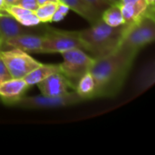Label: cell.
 Listing matches in <instances>:
<instances>
[{
    "instance_id": "28",
    "label": "cell",
    "mask_w": 155,
    "mask_h": 155,
    "mask_svg": "<svg viewBox=\"0 0 155 155\" xmlns=\"http://www.w3.org/2000/svg\"><path fill=\"white\" fill-rule=\"evenodd\" d=\"M154 1L155 0H145L147 5H154Z\"/></svg>"
},
{
    "instance_id": "24",
    "label": "cell",
    "mask_w": 155,
    "mask_h": 155,
    "mask_svg": "<svg viewBox=\"0 0 155 155\" xmlns=\"http://www.w3.org/2000/svg\"><path fill=\"white\" fill-rule=\"evenodd\" d=\"M38 5H44V4H46V3H49V2H59V0H36Z\"/></svg>"
},
{
    "instance_id": "2",
    "label": "cell",
    "mask_w": 155,
    "mask_h": 155,
    "mask_svg": "<svg viewBox=\"0 0 155 155\" xmlns=\"http://www.w3.org/2000/svg\"><path fill=\"white\" fill-rule=\"evenodd\" d=\"M126 27L127 24L114 27L100 20L78 33L84 45V51L94 59H98L118 50Z\"/></svg>"
},
{
    "instance_id": "13",
    "label": "cell",
    "mask_w": 155,
    "mask_h": 155,
    "mask_svg": "<svg viewBox=\"0 0 155 155\" xmlns=\"http://www.w3.org/2000/svg\"><path fill=\"white\" fill-rule=\"evenodd\" d=\"M4 11L6 12L11 16H13L18 23H20L25 26H30V27L38 26L42 24L37 18L36 15L35 14V11L28 10L19 5H5Z\"/></svg>"
},
{
    "instance_id": "21",
    "label": "cell",
    "mask_w": 155,
    "mask_h": 155,
    "mask_svg": "<svg viewBox=\"0 0 155 155\" xmlns=\"http://www.w3.org/2000/svg\"><path fill=\"white\" fill-rule=\"evenodd\" d=\"M14 5H19L21 7L26 8L28 10H32V11L36 10V8L39 6L36 0H15Z\"/></svg>"
},
{
    "instance_id": "15",
    "label": "cell",
    "mask_w": 155,
    "mask_h": 155,
    "mask_svg": "<svg viewBox=\"0 0 155 155\" xmlns=\"http://www.w3.org/2000/svg\"><path fill=\"white\" fill-rule=\"evenodd\" d=\"M59 72V64H41L38 67L34 69L32 72H30L28 74H26L24 79L26 82L27 85L30 87L32 85H35L49 75L58 73Z\"/></svg>"
},
{
    "instance_id": "27",
    "label": "cell",
    "mask_w": 155,
    "mask_h": 155,
    "mask_svg": "<svg viewBox=\"0 0 155 155\" xmlns=\"http://www.w3.org/2000/svg\"><path fill=\"white\" fill-rule=\"evenodd\" d=\"M15 2V0H5V5H14V3Z\"/></svg>"
},
{
    "instance_id": "14",
    "label": "cell",
    "mask_w": 155,
    "mask_h": 155,
    "mask_svg": "<svg viewBox=\"0 0 155 155\" xmlns=\"http://www.w3.org/2000/svg\"><path fill=\"white\" fill-rule=\"evenodd\" d=\"M120 6L125 24H133L138 21L143 15L147 7V4L145 0H137L120 4Z\"/></svg>"
},
{
    "instance_id": "7",
    "label": "cell",
    "mask_w": 155,
    "mask_h": 155,
    "mask_svg": "<svg viewBox=\"0 0 155 155\" xmlns=\"http://www.w3.org/2000/svg\"><path fill=\"white\" fill-rule=\"evenodd\" d=\"M0 57L12 78H24L42 64L28 53L18 48L0 50Z\"/></svg>"
},
{
    "instance_id": "18",
    "label": "cell",
    "mask_w": 155,
    "mask_h": 155,
    "mask_svg": "<svg viewBox=\"0 0 155 155\" xmlns=\"http://www.w3.org/2000/svg\"><path fill=\"white\" fill-rule=\"evenodd\" d=\"M101 20L110 26H119L125 24L120 5H111L101 15Z\"/></svg>"
},
{
    "instance_id": "10",
    "label": "cell",
    "mask_w": 155,
    "mask_h": 155,
    "mask_svg": "<svg viewBox=\"0 0 155 155\" xmlns=\"http://www.w3.org/2000/svg\"><path fill=\"white\" fill-rule=\"evenodd\" d=\"M43 95L57 97L68 92L69 84L61 73H54L36 84Z\"/></svg>"
},
{
    "instance_id": "19",
    "label": "cell",
    "mask_w": 155,
    "mask_h": 155,
    "mask_svg": "<svg viewBox=\"0 0 155 155\" xmlns=\"http://www.w3.org/2000/svg\"><path fill=\"white\" fill-rule=\"evenodd\" d=\"M59 2H49L39 5L36 10H35V14L42 24L52 22V17L56 10Z\"/></svg>"
},
{
    "instance_id": "17",
    "label": "cell",
    "mask_w": 155,
    "mask_h": 155,
    "mask_svg": "<svg viewBox=\"0 0 155 155\" xmlns=\"http://www.w3.org/2000/svg\"><path fill=\"white\" fill-rule=\"evenodd\" d=\"M94 80L91 73L88 72L79 80L74 91L85 101L94 98Z\"/></svg>"
},
{
    "instance_id": "9",
    "label": "cell",
    "mask_w": 155,
    "mask_h": 155,
    "mask_svg": "<svg viewBox=\"0 0 155 155\" xmlns=\"http://www.w3.org/2000/svg\"><path fill=\"white\" fill-rule=\"evenodd\" d=\"M43 45V34H24L8 39L5 42L3 50L7 48H18L28 54H41Z\"/></svg>"
},
{
    "instance_id": "29",
    "label": "cell",
    "mask_w": 155,
    "mask_h": 155,
    "mask_svg": "<svg viewBox=\"0 0 155 155\" xmlns=\"http://www.w3.org/2000/svg\"><path fill=\"white\" fill-rule=\"evenodd\" d=\"M0 83H1V81H0Z\"/></svg>"
},
{
    "instance_id": "11",
    "label": "cell",
    "mask_w": 155,
    "mask_h": 155,
    "mask_svg": "<svg viewBox=\"0 0 155 155\" xmlns=\"http://www.w3.org/2000/svg\"><path fill=\"white\" fill-rule=\"evenodd\" d=\"M29 88L24 78H10L0 83V98L5 104H10L14 101L24 95Z\"/></svg>"
},
{
    "instance_id": "26",
    "label": "cell",
    "mask_w": 155,
    "mask_h": 155,
    "mask_svg": "<svg viewBox=\"0 0 155 155\" xmlns=\"http://www.w3.org/2000/svg\"><path fill=\"white\" fill-rule=\"evenodd\" d=\"M5 6V0H0V11H4Z\"/></svg>"
},
{
    "instance_id": "22",
    "label": "cell",
    "mask_w": 155,
    "mask_h": 155,
    "mask_svg": "<svg viewBox=\"0 0 155 155\" xmlns=\"http://www.w3.org/2000/svg\"><path fill=\"white\" fill-rule=\"evenodd\" d=\"M91 5H93L97 11H99L101 14L111 5V4L107 0H86Z\"/></svg>"
},
{
    "instance_id": "12",
    "label": "cell",
    "mask_w": 155,
    "mask_h": 155,
    "mask_svg": "<svg viewBox=\"0 0 155 155\" xmlns=\"http://www.w3.org/2000/svg\"><path fill=\"white\" fill-rule=\"evenodd\" d=\"M66 5L70 10L78 14L90 25H94L101 20L102 14L91 5L86 0H59Z\"/></svg>"
},
{
    "instance_id": "23",
    "label": "cell",
    "mask_w": 155,
    "mask_h": 155,
    "mask_svg": "<svg viewBox=\"0 0 155 155\" xmlns=\"http://www.w3.org/2000/svg\"><path fill=\"white\" fill-rule=\"evenodd\" d=\"M10 78H12V77H11V75H10L7 68H6L4 61L0 57V81L2 83V82H4L5 80L10 79Z\"/></svg>"
},
{
    "instance_id": "5",
    "label": "cell",
    "mask_w": 155,
    "mask_h": 155,
    "mask_svg": "<svg viewBox=\"0 0 155 155\" xmlns=\"http://www.w3.org/2000/svg\"><path fill=\"white\" fill-rule=\"evenodd\" d=\"M84 100L75 92H67L64 95L52 97L46 95H35V96H22L19 99L14 101L9 105L32 110H48L63 108L78 104Z\"/></svg>"
},
{
    "instance_id": "20",
    "label": "cell",
    "mask_w": 155,
    "mask_h": 155,
    "mask_svg": "<svg viewBox=\"0 0 155 155\" xmlns=\"http://www.w3.org/2000/svg\"><path fill=\"white\" fill-rule=\"evenodd\" d=\"M69 11H70V9L66 5H64L62 2H59L57 5L56 10L52 17V22H59V21L63 20L67 15Z\"/></svg>"
},
{
    "instance_id": "1",
    "label": "cell",
    "mask_w": 155,
    "mask_h": 155,
    "mask_svg": "<svg viewBox=\"0 0 155 155\" xmlns=\"http://www.w3.org/2000/svg\"><path fill=\"white\" fill-rule=\"evenodd\" d=\"M136 54L118 49L95 59L90 73L94 80V98L114 97L121 91L133 66Z\"/></svg>"
},
{
    "instance_id": "6",
    "label": "cell",
    "mask_w": 155,
    "mask_h": 155,
    "mask_svg": "<svg viewBox=\"0 0 155 155\" xmlns=\"http://www.w3.org/2000/svg\"><path fill=\"white\" fill-rule=\"evenodd\" d=\"M43 35L44 45L41 54H62L76 48L84 51L78 31H63L46 27Z\"/></svg>"
},
{
    "instance_id": "3",
    "label": "cell",
    "mask_w": 155,
    "mask_h": 155,
    "mask_svg": "<svg viewBox=\"0 0 155 155\" xmlns=\"http://www.w3.org/2000/svg\"><path fill=\"white\" fill-rule=\"evenodd\" d=\"M154 39V16L143 14L138 21L127 24L126 31L118 49L137 55L143 47L153 43Z\"/></svg>"
},
{
    "instance_id": "4",
    "label": "cell",
    "mask_w": 155,
    "mask_h": 155,
    "mask_svg": "<svg viewBox=\"0 0 155 155\" xmlns=\"http://www.w3.org/2000/svg\"><path fill=\"white\" fill-rule=\"evenodd\" d=\"M61 54L64 61L59 64V73L64 76L69 87L75 90L79 80L90 72L95 59L79 48L64 52Z\"/></svg>"
},
{
    "instance_id": "16",
    "label": "cell",
    "mask_w": 155,
    "mask_h": 155,
    "mask_svg": "<svg viewBox=\"0 0 155 155\" xmlns=\"http://www.w3.org/2000/svg\"><path fill=\"white\" fill-rule=\"evenodd\" d=\"M155 82V65L154 61H151L145 64L141 69L136 78V90L139 93H143L151 88Z\"/></svg>"
},
{
    "instance_id": "8",
    "label": "cell",
    "mask_w": 155,
    "mask_h": 155,
    "mask_svg": "<svg viewBox=\"0 0 155 155\" xmlns=\"http://www.w3.org/2000/svg\"><path fill=\"white\" fill-rule=\"evenodd\" d=\"M35 26H25L5 11H0V50H3L5 42L15 36L24 34H44Z\"/></svg>"
},
{
    "instance_id": "25",
    "label": "cell",
    "mask_w": 155,
    "mask_h": 155,
    "mask_svg": "<svg viewBox=\"0 0 155 155\" xmlns=\"http://www.w3.org/2000/svg\"><path fill=\"white\" fill-rule=\"evenodd\" d=\"M111 5H120L121 0H107Z\"/></svg>"
}]
</instances>
